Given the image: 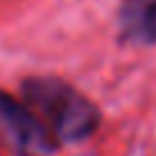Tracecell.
Masks as SVG:
<instances>
[{
	"instance_id": "obj_1",
	"label": "cell",
	"mask_w": 156,
	"mask_h": 156,
	"mask_svg": "<svg viewBox=\"0 0 156 156\" xmlns=\"http://www.w3.org/2000/svg\"><path fill=\"white\" fill-rule=\"evenodd\" d=\"M23 99L58 142L85 140L97 131L101 119L92 101L53 76L23 80Z\"/></svg>"
},
{
	"instance_id": "obj_2",
	"label": "cell",
	"mask_w": 156,
	"mask_h": 156,
	"mask_svg": "<svg viewBox=\"0 0 156 156\" xmlns=\"http://www.w3.org/2000/svg\"><path fill=\"white\" fill-rule=\"evenodd\" d=\"M0 140L14 156H53L60 142L28 106L0 92Z\"/></svg>"
},
{
	"instance_id": "obj_3",
	"label": "cell",
	"mask_w": 156,
	"mask_h": 156,
	"mask_svg": "<svg viewBox=\"0 0 156 156\" xmlns=\"http://www.w3.org/2000/svg\"><path fill=\"white\" fill-rule=\"evenodd\" d=\"M122 34L133 41H156V0H126L119 14Z\"/></svg>"
}]
</instances>
